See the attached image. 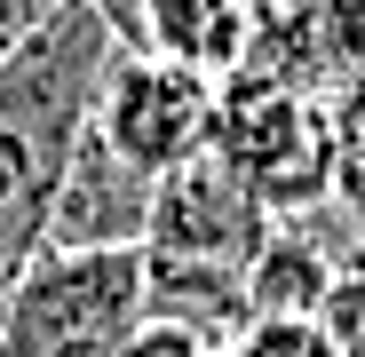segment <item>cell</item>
Segmentation results:
<instances>
[{
    "instance_id": "1",
    "label": "cell",
    "mask_w": 365,
    "mask_h": 357,
    "mask_svg": "<svg viewBox=\"0 0 365 357\" xmlns=\"http://www.w3.org/2000/svg\"><path fill=\"white\" fill-rule=\"evenodd\" d=\"M111 24L88 0H64L9 64H0V302L48 254V214L72 175L80 135L96 128V95L111 72Z\"/></svg>"
},
{
    "instance_id": "2",
    "label": "cell",
    "mask_w": 365,
    "mask_h": 357,
    "mask_svg": "<svg viewBox=\"0 0 365 357\" xmlns=\"http://www.w3.org/2000/svg\"><path fill=\"white\" fill-rule=\"evenodd\" d=\"M207 151L270 222L334 207V111L318 95L262 88V80H222V111H215Z\"/></svg>"
},
{
    "instance_id": "3",
    "label": "cell",
    "mask_w": 365,
    "mask_h": 357,
    "mask_svg": "<svg viewBox=\"0 0 365 357\" xmlns=\"http://www.w3.org/2000/svg\"><path fill=\"white\" fill-rule=\"evenodd\" d=\"M143 333V254H40L0 302V357H128Z\"/></svg>"
},
{
    "instance_id": "4",
    "label": "cell",
    "mask_w": 365,
    "mask_h": 357,
    "mask_svg": "<svg viewBox=\"0 0 365 357\" xmlns=\"http://www.w3.org/2000/svg\"><path fill=\"white\" fill-rule=\"evenodd\" d=\"M215 111H222V88L215 80L119 48L111 72H103V95H96V135L128 159L135 175L167 183V175H182L191 159H207Z\"/></svg>"
},
{
    "instance_id": "5",
    "label": "cell",
    "mask_w": 365,
    "mask_h": 357,
    "mask_svg": "<svg viewBox=\"0 0 365 357\" xmlns=\"http://www.w3.org/2000/svg\"><path fill=\"white\" fill-rule=\"evenodd\" d=\"M238 80L294 88V95H341L365 80V0H255V48Z\"/></svg>"
},
{
    "instance_id": "6",
    "label": "cell",
    "mask_w": 365,
    "mask_h": 357,
    "mask_svg": "<svg viewBox=\"0 0 365 357\" xmlns=\"http://www.w3.org/2000/svg\"><path fill=\"white\" fill-rule=\"evenodd\" d=\"M262 238H270V214L238 191L215 167V151H207V159H191L182 175L159 183L143 254L151 262H199V270H255Z\"/></svg>"
},
{
    "instance_id": "7",
    "label": "cell",
    "mask_w": 365,
    "mask_h": 357,
    "mask_svg": "<svg viewBox=\"0 0 365 357\" xmlns=\"http://www.w3.org/2000/svg\"><path fill=\"white\" fill-rule=\"evenodd\" d=\"M151 199H159V183L135 175L128 159L88 128L80 151H72L64 191H56L48 247H56V254H143V238H151Z\"/></svg>"
},
{
    "instance_id": "8",
    "label": "cell",
    "mask_w": 365,
    "mask_h": 357,
    "mask_svg": "<svg viewBox=\"0 0 365 357\" xmlns=\"http://www.w3.org/2000/svg\"><path fill=\"white\" fill-rule=\"evenodd\" d=\"M128 56H159V64H182L199 80H238L255 48V0H143L135 32L119 40Z\"/></svg>"
},
{
    "instance_id": "9",
    "label": "cell",
    "mask_w": 365,
    "mask_h": 357,
    "mask_svg": "<svg viewBox=\"0 0 365 357\" xmlns=\"http://www.w3.org/2000/svg\"><path fill=\"white\" fill-rule=\"evenodd\" d=\"M326 111H334V207L365 238V80H349L341 95H326Z\"/></svg>"
},
{
    "instance_id": "10",
    "label": "cell",
    "mask_w": 365,
    "mask_h": 357,
    "mask_svg": "<svg viewBox=\"0 0 365 357\" xmlns=\"http://www.w3.org/2000/svg\"><path fill=\"white\" fill-rule=\"evenodd\" d=\"M310 326H318L326 357H365V270H357V262L326 286V302H318Z\"/></svg>"
},
{
    "instance_id": "11",
    "label": "cell",
    "mask_w": 365,
    "mask_h": 357,
    "mask_svg": "<svg viewBox=\"0 0 365 357\" xmlns=\"http://www.w3.org/2000/svg\"><path fill=\"white\" fill-rule=\"evenodd\" d=\"M230 357H326V341H318L310 318H255Z\"/></svg>"
},
{
    "instance_id": "12",
    "label": "cell",
    "mask_w": 365,
    "mask_h": 357,
    "mask_svg": "<svg viewBox=\"0 0 365 357\" xmlns=\"http://www.w3.org/2000/svg\"><path fill=\"white\" fill-rule=\"evenodd\" d=\"M56 9H64V0H0V64H9V56H16Z\"/></svg>"
},
{
    "instance_id": "13",
    "label": "cell",
    "mask_w": 365,
    "mask_h": 357,
    "mask_svg": "<svg viewBox=\"0 0 365 357\" xmlns=\"http://www.w3.org/2000/svg\"><path fill=\"white\" fill-rule=\"evenodd\" d=\"M88 9L111 24V40H128V32H135V16H143V0H88Z\"/></svg>"
},
{
    "instance_id": "14",
    "label": "cell",
    "mask_w": 365,
    "mask_h": 357,
    "mask_svg": "<svg viewBox=\"0 0 365 357\" xmlns=\"http://www.w3.org/2000/svg\"><path fill=\"white\" fill-rule=\"evenodd\" d=\"M357 270H365V247H357Z\"/></svg>"
}]
</instances>
